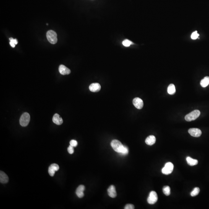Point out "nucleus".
Wrapping results in <instances>:
<instances>
[{
  "label": "nucleus",
  "instance_id": "obj_1",
  "mask_svg": "<svg viewBox=\"0 0 209 209\" xmlns=\"http://www.w3.org/2000/svg\"><path fill=\"white\" fill-rule=\"evenodd\" d=\"M111 145L113 150L118 153H122L125 148L122 143L118 140L114 139L111 142Z\"/></svg>",
  "mask_w": 209,
  "mask_h": 209
},
{
  "label": "nucleus",
  "instance_id": "obj_2",
  "mask_svg": "<svg viewBox=\"0 0 209 209\" xmlns=\"http://www.w3.org/2000/svg\"><path fill=\"white\" fill-rule=\"evenodd\" d=\"M46 36L47 40L51 44H55L57 42V34L54 31L49 30L47 32Z\"/></svg>",
  "mask_w": 209,
  "mask_h": 209
},
{
  "label": "nucleus",
  "instance_id": "obj_3",
  "mask_svg": "<svg viewBox=\"0 0 209 209\" xmlns=\"http://www.w3.org/2000/svg\"><path fill=\"white\" fill-rule=\"evenodd\" d=\"M200 114L201 112L199 110H194L185 116V120L188 122L194 121L199 117Z\"/></svg>",
  "mask_w": 209,
  "mask_h": 209
},
{
  "label": "nucleus",
  "instance_id": "obj_4",
  "mask_svg": "<svg viewBox=\"0 0 209 209\" xmlns=\"http://www.w3.org/2000/svg\"><path fill=\"white\" fill-rule=\"evenodd\" d=\"M30 115L28 113H23L20 117L19 123L20 125L23 127H26L28 125L30 121Z\"/></svg>",
  "mask_w": 209,
  "mask_h": 209
},
{
  "label": "nucleus",
  "instance_id": "obj_5",
  "mask_svg": "<svg viewBox=\"0 0 209 209\" xmlns=\"http://www.w3.org/2000/svg\"><path fill=\"white\" fill-rule=\"evenodd\" d=\"M174 166L173 164L170 162L167 163L164 167L162 169V173L165 175H168L172 173L173 171Z\"/></svg>",
  "mask_w": 209,
  "mask_h": 209
},
{
  "label": "nucleus",
  "instance_id": "obj_6",
  "mask_svg": "<svg viewBox=\"0 0 209 209\" xmlns=\"http://www.w3.org/2000/svg\"><path fill=\"white\" fill-rule=\"evenodd\" d=\"M158 199L157 194L156 192L152 191L150 192L149 196L147 199V201L149 204H155Z\"/></svg>",
  "mask_w": 209,
  "mask_h": 209
},
{
  "label": "nucleus",
  "instance_id": "obj_7",
  "mask_svg": "<svg viewBox=\"0 0 209 209\" xmlns=\"http://www.w3.org/2000/svg\"><path fill=\"white\" fill-rule=\"evenodd\" d=\"M133 102L134 105L137 109H142L143 107V102L139 98H135L133 100Z\"/></svg>",
  "mask_w": 209,
  "mask_h": 209
},
{
  "label": "nucleus",
  "instance_id": "obj_8",
  "mask_svg": "<svg viewBox=\"0 0 209 209\" xmlns=\"http://www.w3.org/2000/svg\"><path fill=\"white\" fill-rule=\"evenodd\" d=\"M189 134L194 137H199L202 134V132L198 128H191L188 130Z\"/></svg>",
  "mask_w": 209,
  "mask_h": 209
},
{
  "label": "nucleus",
  "instance_id": "obj_9",
  "mask_svg": "<svg viewBox=\"0 0 209 209\" xmlns=\"http://www.w3.org/2000/svg\"><path fill=\"white\" fill-rule=\"evenodd\" d=\"M59 169V167L57 164L53 163L51 164L48 168V173L51 176L53 177L55 174V172L58 171Z\"/></svg>",
  "mask_w": 209,
  "mask_h": 209
},
{
  "label": "nucleus",
  "instance_id": "obj_10",
  "mask_svg": "<svg viewBox=\"0 0 209 209\" xmlns=\"http://www.w3.org/2000/svg\"><path fill=\"white\" fill-rule=\"evenodd\" d=\"M58 70L59 73L62 75H68L71 73V70L63 65H61L59 66Z\"/></svg>",
  "mask_w": 209,
  "mask_h": 209
},
{
  "label": "nucleus",
  "instance_id": "obj_11",
  "mask_svg": "<svg viewBox=\"0 0 209 209\" xmlns=\"http://www.w3.org/2000/svg\"><path fill=\"white\" fill-rule=\"evenodd\" d=\"M101 87L100 84L98 83H93L89 86V89L93 92H99L101 89Z\"/></svg>",
  "mask_w": 209,
  "mask_h": 209
},
{
  "label": "nucleus",
  "instance_id": "obj_12",
  "mask_svg": "<svg viewBox=\"0 0 209 209\" xmlns=\"http://www.w3.org/2000/svg\"><path fill=\"white\" fill-rule=\"evenodd\" d=\"M108 193L109 196L112 198H115L117 196V192L115 186L111 185L109 187L108 189Z\"/></svg>",
  "mask_w": 209,
  "mask_h": 209
},
{
  "label": "nucleus",
  "instance_id": "obj_13",
  "mask_svg": "<svg viewBox=\"0 0 209 209\" xmlns=\"http://www.w3.org/2000/svg\"><path fill=\"white\" fill-rule=\"evenodd\" d=\"M85 190V187L84 185H80L76 190V194L78 197L82 198L84 196V191Z\"/></svg>",
  "mask_w": 209,
  "mask_h": 209
},
{
  "label": "nucleus",
  "instance_id": "obj_14",
  "mask_svg": "<svg viewBox=\"0 0 209 209\" xmlns=\"http://www.w3.org/2000/svg\"><path fill=\"white\" fill-rule=\"evenodd\" d=\"M52 121L54 123L57 125H61L63 122V118L57 113H55L53 115Z\"/></svg>",
  "mask_w": 209,
  "mask_h": 209
},
{
  "label": "nucleus",
  "instance_id": "obj_15",
  "mask_svg": "<svg viewBox=\"0 0 209 209\" xmlns=\"http://www.w3.org/2000/svg\"><path fill=\"white\" fill-rule=\"evenodd\" d=\"M156 142V137L153 135H151L147 137L145 140V142L147 145L152 146Z\"/></svg>",
  "mask_w": 209,
  "mask_h": 209
},
{
  "label": "nucleus",
  "instance_id": "obj_16",
  "mask_svg": "<svg viewBox=\"0 0 209 209\" xmlns=\"http://www.w3.org/2000/svg\"><path fill=\"white\" fill-rule=\"evenodd\" d=\"M9 181L8 176L3 171L0 172V182L1 183L6 184Z\"/></svg>",
  "mask_w": 209,
  "mask_h": 209
},
{
  "label": "nucleus",
  "instance_id": "obj_17",
  "mask_svg": "<svg viewBox=\"0 0 209 209\" xmlns=\"http://www.w3.org/2000/svg\"><path fill=\"white\" fill-rule=\"evenodd\" d=\"M186 161L188 164L191 166H194L197 165V163H198V160L196 159H193L189 157L186 158Z\"/></svg>",
  "mask_w": 209,
  "mask_h": 209
},
{
  "label": "nucleus",
  "instance_id": "obj_18",
  "mask_svg": "<svg viewBox=\"0 0 209 209\" xmlns=\"http://www.w3.org/2000/svg\"><path fill=\"white\" fill-rule=\"evenodd\" d=\"M200 84L202 87H205L209 84V77L206 76L201 80Z\"/></svg>",
  "mask_w": 209,
  "mask_h": 209
},
{
  "label": "nucleus",
  "instance_id": "obj_19",
  "mask_svg": "<svg viewBox=\"0 0 209 209\" xmlns=\"http://www.w3.org/2000/svg\"><path fill=\"white\" fill-rule=\"evenodd\" d=\"M167 92L169 94L171 95L174 94L176 92L175 85L173 84H170L168 87Z\"/></svg>",
  "mask_w": 209,
  "mask_h": 209
},
{
  "label": "nucleus",
  "instance_id": "obj_20",
  "mask_svg": "<svg viewBox=\"0 0 209 209\" xmlns=\"http://www.w3.org/2000/svg\"><path fill=\"white\" fill-rule=\"evenodd\" d=\"M163 193L167 196H169L170 194V188L168 186H165L163 189Z\"/></svg>",
  "mask_w": 209,
  "mask_h": 209
},
{
  "label": "nucleus",
  "instance_id": "obj_21",
  "mask_svg": "<svg viewBox=\"0 0 209 209\" xmlns=\"http://www.w3.org/2000/svg\"><path fill=\"white\" fill-rule=\"evenodd\" d=\"M199 192H200V189L199 188H197V187L194 188L193 190L191 192V196L192 197L195 196L199 194Z\"/></svg>",
  "mask_w": 209,
  "mask_h": 209
},
{
  "label": "nucleus",
  "instance_id": "obj_22",
  "mask_svg": "<svg viewBox=\"0 0 209 209\" xmlns=\"http://www.w3.org/2000/svg\"><path fill=\"white\" fill-rule=\"evenodd\" d=\"M132 44H133V43L128 39L125 40L123 42V45L126 47H129Z\"/></svg>",
  "mask_w": 209,
  "mask_h": 209
},
{
  "label": "nucleus",
  "instance_id": "obj_23",
  "mask_svg": "<svg viewBox=\"0 0 209 209\" xmlns=\"http://www.w3.org/2000/svg\"><path fill=\"white\" fill-rule=\"evenodd\" d=\"M199 35V34L197 33V31H195L191 35V38L192 40H196L198 38Z\"/></svg>",
  "mask_w": 209,
  "mask_h": 209
},
{
  "label": "nucleus",
  "instance_id": "obj_24",
  "mask_svg": "<svg viewBox=\"0 0 209 209\" xmlns=\"http://www.w3.org/2000/svg\"><path fill=\"white\" fill-rule=\"evenodd\" d=\"M70 144L71 146L74 147L76 146L77 145H78V142H77V141L76 140H71L70 142Z\"/></svg>",
  "mask_w": 209,
  "mask_h": 209
},
{
  "label": "nucleus",
  "instance_id": "obj_25",
  "mask_svg": "<svg viewBox=\"0 0 209 209\" xmlns=\"http://www.w3.org/2000/svg\"><path fill=\"white\" fill-rule=\"evenodd\" d=\"M129 153L128 148L127 147L125 146V148H124V150L123 151L122 153H120L121 155H126L128 154Z\"/></svg>",
  "mask_w": 209,
  "mask_h": 209
},
{
  "label": "nucleus",
  "instance_id": "obj_26",
  "mask_svg": "<svg viewBox=\"0 0 209 209\" xmlns=\"http://www.w3.org/2000/svg\"><path fill=\"white\" fill-rule=\"evenodd\" d=\"M74 147L70 145L69 146L68 148V152L69 153H70L71 154H72L74 153Z\"/></svg>",
  "mask_w": 209,
  "mask_h": 209
},
{
  "label": "nucleus",
  "instance_id": "obj_27",
  "mask_svg": "<svg viewBox=\"0 0 209 209\" xmlns=\"http://www.w3.org/2000/svg\"><path fill=\"white\" fill-rule=\"evenodd\" d=\"M125 209H134V206L133 204H127L124 207Z\"/></svg>",
  "mask_w": 209,
  "mask_h": 209
},
{
  "label": "nucleus",
  "instance_id": "obj_28",
  "mask_svg": "<svg viewBox=\"0 0 209 209\" xmlns=\"http://www.w3.org/2000/svg\"><path fill=\"white\" fill-rule=\"evenodd\" d=\"M13 38H9V40H10V45L12 47L14 48L15 47V45H16L15 44V43H14L13 42Z\"/></svg>",
  "mask_w": 209,
  "mask_h": 209
},
{
  "label": "nucleus",
  "instance_id": "obj_29",
  "mask_svg": "<svg viewBox=\"0 0 209 209\" xmlns=\"http://www.w3.org/2000/svg\"><path fill=\"white\" fill-rule=\"evenodd\" d=\"M13 42H14V43H15V45H16L17 44H18V40H17L16 39H14Z\"/></svg>",
  "mask_w": 209,
  "mask_h": 209
}]
</instances>
